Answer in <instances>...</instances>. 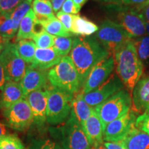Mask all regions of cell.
<instances>
[{"label": "cell", "mask_w": 149, "mask_h": 149, "mask_svg": "<svg viewBox=\"0 0 149 149\" xmlns=\"http://www.w3.org/2000/svg\"><path fill=\"white\" fill-rule=\"evenodd\" d=\"M109 56L95 36L74 37L69 57L77 70L81 86L93 67Z\"/></svg>", "instance_id": "6da1fadb"}, {"label": "cell", "mask_w": 149, "mask_h": 149, "mask_svg": "<svg viewBox=\"0 0 149 149\" xmlns=\"http://www.w3.org/2000/svg\"><path fill=\"white\" fill-rule=\"evenodd\" d=\"M113 57L117 75L132 95L144 71L143 62L137 56L133 40L119 50Z\"/></svg>", "instance_id": "7a4b0ae2"}, {"label": "cell", "mask_w": 149, "mask_h": 149, "mask_svg": "<svg viewBox=\"0 0 149 149\" xmlns=\"http://www.w3.org/2000/svg\"><path fill=\"white\" fill-rule=\"evenodd\" d=\"M48 82L53 87L75 95L82 88L75 66L68 55L48 72Z\"/></svg>", "instance_id": "3957f363"}, {"label": "cell", "mask_w": 149, "mask_h": 149, "mask_svg": "<svg viewBox=\"0 0 149 149\" xmlns=\"http://www.w3.org/2000/svg\"><path fill=\"white\" fill-rule=\"evenodd\" d=\"M48 91L47 122L51 125L62 124L70 116L74 95L53 86Z\"/></svg>", "instance_id": "277c9868"}, {"label": "cell", "mask_w": 149, "mask_h": 149, "mask_svg": "<svg viewBox=\"0 0 149 149\" xmlns=\"http://www.w3.org/2000/svg\"><path fill=\"white\" fill-rule=\"evenodd\" d=\"M132 105V95L127 90L123 88L95 107L94 110L101 120L104 130L108 124L129 111Z\"/></svg>", "instance_id": "5b68a950"}, {"label": "cell", "mask_w": 149, "mask_h": 149, "mask_svg": "<svg viewBox=\"0 0 149 149\" xmlns=\"http://www.w3.org/2000/svg\"><path fill=\"white\" fill-rule=\"evenodd\" d=\"M95 37L113 57L123 46L133 40L124 28L109 19L102 22Z\"/></svg>", "instance_id": "8992f818"}, {"label": "cell", "mask_w": 149, "mask_h": 149, "mask_svg": "<svg viewBox=\"0 0 149 149\" xmlns=\"http://www.w3.org/2000/svg\"><path fill=\"white\" fill-rule=\"evenodd\" d=\"M53 130L58 134L62 149H91L81 124L71 113L64 125Z\"/></svg>", "instance_id": "52a82bcc"}, {"label": "cell", "mask_w": 149, "mask_h": 149, "mask_svg": "<svg viewBox=\"0 0 149 149\" xmlns=\"http://www.w3.org/2000/svg\"><path fill=\"white\" fill-rule=\"evenodd\" d=\"M3 115L9 127L19 131L26 130L34 122L32 110L26 98L3 110Z\"/></svg>", "instance_id": "ba28073f"}, {"label": "cell", "mask_w": 149, "mask_h": 149, "mask_svg": "<svg viewBox=\"0 0 149 149\" xmlns=\"http://www.w3.org/2000/svg\"><path fill=\"white\" fill-rule=\"evenodd\" d=\"M0 57L2 61L6 81L20 82L25 74L27 66L26 63L18 54L15 44L8 43Z\"/></svg>", "instance_id": "9c48e42d"}, {"label": "cell", "mask_w": 149, "mask_h": 149, "mask_svg": "<svg viewBox=\"0 0 149 149\" xmlns=\"http://www.w3.org/2000/svg\"><path fill=\"white\" fill-rule=\"evenodd\" d=\"M124 87V84L117 74L112 73L105 81L95 89L84 95V98L91 107L95 108L122 90Z\"/></svg>", "instance_id": "30bf717a"}, {"label": "cell", "mask_w": 149, "mask_h": 149, "mask_svg": "<svg viewBox=\"0 0 149 149\" xmlns=\"http://www.w3.org/2000/svg\"><path fill=\"white\" fill-rule=\"evenodd\" d=\"M117 23L124 28L133 39L147 34L145 22L135 8L121 7L117 14Z\"/></svg>", "instance_id": "8fae6325"}, {"label": "cell", "mask_w": 149, "mask_h": 149, "mask_svg": "<svg viewBox=\"0 0 149 149\" xmlns=\"http://www.w3.org/2000/svg\"><path fill=\"white\" fill-rule=\"evenodd\" d=\"M137 117L133 109L107 124L104 130V140L119 141L122 140L135 126Z\"/></svg>", "instance_id": "7c38bea8"}, {"label": "cell", "mask_w": 149, "mask_h": 149, "mask_svg": "<svg viewBox=\"0 0 149 149\" xmlns=\"http://www.w3.org/2000/svg\"><path fill=\"white\" fill-rule=\"evenodd\" d=\"M114 68L115 59L113 56H109L100 61L93 67L88 74L82 87L81 93L84 95L95 89L110 77Z\"/></svg>", "instance_id": "4fadbf2b"}, {"label": "cell", "mask_w": 149, "mask_h": 149, "mask_svg": "<svg viewBox=\"0 0 149 149\" xmlns=\"http://www.w3.org/2000/svg\"><path fill=\"white\" fill-rule=\"evenodd\" d=\"M48 88L40 89L31 93L26 97L30 107L32 110L34 122L37 127L42 128L45 125L47 112Z\"/></svg>", "instance_id": "5bb4252c"}, {"label": "cell", "mask_w": 149, "mask_h": 149, "mask_svg": "<svg viewBox=\"0 0 149 149\" xmlns=\"http://www.w3.org/2000/svg\"><path fill=\"white\" fill-rule=\"evenodd\" d=\"M48 72L46 70L34 68L31 64L27 66L23 78L20 81L24 97L33 91L47 87Z\"/></svg>", "instance_id": "9a60e30c"}, {"label": "cell", "mask_w": 149, "mask_h": 149, "mask_svg": "<svg viewBox=\"0 0 149 149\" xmlns=\"http://www.w3.org/2000/svg\"><path fill=\"white\" fill-rule=\"evenodd\" d=\"M91 146L94 148L104 143V128L95 111L81 126Z\"/></svg>", "instance_id": "2e32d148"}, {"label": "cell", "mask_w": 149, "mask_h": 149, "mask_svg": "<svg viewBox=\"0 0 149 149\" xmlns=\"http://www.w3.org/2000/svg\"><path fill=\"white\" fill-rule=\"evenodd\" d=\"M62 58L53 48H37L31 66L42 70L51 69L56 66Z\"/></svg>", "instance_id": "e0dca14e"}, {"label": "cell", "mask_w": 149, "mask_h": 149, "mask_svg": "<svg viewBox=\"0 0 149 149\" xmlns=\"http://www.w3.org/2000/svg\"><path fill=\"white\" fill-rule=\"evenodd\" d=\"M132 95L133 111H149V75L141 78Z\"/></svg>", "instance_id": "ac0fdd59"}, {"label": "cell", "mask_w": 149, "mask_h": 149, "mask_svg": "<svg viewBox=\"0 0 149 149\" xmlns=\"http://www.w3.org/2000/svg\"><path fill=\"white\" fill-rule=\"evenodd\" d=\"M25 98L19 82L7 81L0 95V109L4 110Z\"/></svg>", "instance_id": "d6986e66"}, {"label": "cell", "mask_w": 149, "mask_h": 149, "mask_svg": "<svg viewBox=\"0 0 149 149\" xmlns=\"http://www.w3.org/2000/svg\"><path fill=\"white\" fill-rule=\"evenodd\" d=\"M121 141L125 149H149V135L135 126Z\"/></svg>", "instance_id": "ffe728a7"}, {"label": "cell", "mask_w": 149, "mask_h": 149, "mask_svg": "<svg viewBox=\"0 0 149 149\" xmlns=\"http://www.w3.org/2000/svg\"><path fill=\"white\" fill-rule=\"evenodd\" d=\"M94 108L91 107L85 101L82 93H78L74 95L72 102L71 114L77 119L78 122L82 126L86 121L91 116Z\"/></svg>", "instance_id": "44dd1931"}, {"label": "cell", "mask_w": 149, "mask_h": 149, "mask_svg": "<svg viewBox=\"0 0 149 149\" xmlns=\"http://www.w3.org/2000/svg\"><path fill=\"white\" fill-rule=\"evenodd\" d=\"M36 15L31 9L20 22L16 35V42L22 40H31L36 32Z\"/></svg>", "instance_id": "7402d4cb"}, {"label": "cell", "mask_w": 149, "mask_h": 149, "mask_svg": "<svg viewBox=\"0 0 149 149\" xmlns=\"http://www.w3.org/2000/svg\"><path fill=\"white\" fill-rule=\"evenodd\" d=\"M99 30L97 25L85 17L79 15H74L70 33L72 34L80 35L82 37L91 36L96 33Z\"/></svg>", "instance_id": "603a6c76"}, {"label": "cell", "mask_w": 149, "mask_h": 149, "mask_svg": "<svg viewBox=\"0 0 149 149\" xmlns=\"http://www.w3.org/2000/svg\"><path fill=\"white\" fill-rule=\"evenodd\" d=\"M36 22L42 26L46 32L53 36L71 37L72 33L64 26L61 22L56 17L49 19L37 21Z\"/></svg>", "instance_id": "cb8c5ba5"}, {"label": "cell", "mask_w": 149, "mask_h": 149, "mask_svg": "<svg viewBox=\"0 0 149 149\" xmlns=\"http://www.w3.org/2000/svg\"><path fill=\"white\" fill-rule=\"evenodd\" d=\"M32 7L37 21L55 17L53 5L50 0H33Z\"/></svg>", "instance_id": "d4e9b609"}, {"label": "cell", "mask_w": 149, "mask_h": 149, "mask_svg": "<svg viewBox=\"0 0 149 149\" xmlns=\"http://www.w3.org/2000/svg\"><path fill=\"white\" fill-rule=\"evenodd\" d=\"M15 45L20 57L26 63L31 64L37 49L35 42L31 40H22L17 42Z\"/></svg>", "instance_id": "484cf974"}, {"label": "cell", "mask_w": 149, "mask_h": 149, "mask_svg": "<svg viewBox=\"0 0 149 149\" xmlns=\"http://www.w3.org/2000/svg\"><path fill=\"white\" fill-rule=\"evenodd\" d=\"M136 53L140 60L144 62L149 59V35L146 34L133 39Z\"/></svg>", "instance_id": "4316f807"}, {"label": "cell", "mask_w": 149, "mask_h": 149, "mask_svg": "<svg viewBox=\"0 0 149 149\" xmlns=\"http://www.w3.org/2000/svg\"><path fill=\"white\" fill-rule=\"evenodd\" d=\"M73 40L70 37L54 36L53 48L61 57L68 55L71 51Z\"/></svg>", "instance_id": "83f0119b"}, {"label": "cell", "mask_w": 149, "mask_h": 149, "mask_svg": "<svg viewBox=\"0 0 149 149\" xmlns=\"http://www.w3.org/2000/svg\"><path fill=\"white\" fill-rule=\"evenodd\" d=\"M17 30L15 27L12 19L0 14V35L7 42L17 35Z\"/></svg>", "instance_id": "f1b7e54d"}, {"label": "cell", "mask_w": 149, "mask_h": 149, "mask_svg": "<svg viewBox=\"0 0 149 149\" xmlns=\"http://www.w3.org/2000/svg\"><path fill=\"white\" fill-rule=\"evenodd\" d=\"M31 9V3L28 1L27 0H24L18 6L15 10L10 15V17L13 22L15 27L17 30L19 27L20 22H22V19L25 17L29 11Z\"/></svg>", "instance_id": "f546056e"}, {"label": "cell", "mask_w": 149, "mask_h": 149, "mask_svg": "<svg viewBox=\"0 0 149 149\" xmlns=\"http://www.w3.org/2000/svg\"><path fill=\"white\" fill-rule=\"evenodd\" d=\"M33 40L37 48H49L53 47L54 36L46 32L44 29L35 33Z\"/></svg>", "instance_id": "4dcf8cb0"}, {"label": "cell", "mask_w": 149, "mask_h": 149, "mask_svg": "<svg viewBox=\"0 0 149 149\" xmlns=\"http://www.w3.org/2000/svg\"><path fill=\"white\" fill-rule=\"evenodd\" d=\"M0 149H24V146L17 136L8 134L0 138Z\"/></svg>", "instance_id": "1f68e13d"}, {"label": "cell", "mask_w": 149, "mask_h": 149, "mask_svg": "<svg viewBox=\"0 0 149 149\" xmlns=\"http://www.w3.org/2000/svg\"><path fill=\"white\" fill-rule=\"evenodd\" d=\"M23 1L24 0H0V14L8 17Z\"/></svg>", "instance_id": "d6a6232c"}, {"label": "cell", "mask_w": 149, "mask_h": 149, "mask_svg": "<svg viewBox=\"0 0 149 149\" xmlns=\"http://www.w3.org/2000/svg\"><path fill=\"white\" fill-rule=\"evenodd\" d=\"M135 126L149 135V111L144 112L137 117Z\"/></svg>", "instance_id": "836d02e7"}, {"label": "cell", "mask_w": 149, "mask_h": 149, "mask_svg": "<svg viewBox=\"0 0 149 149\" xmlns=\"http://www.w3.org/2000/svg\"><path fill=\"white\" fill-rule=\"evenodd\" d=\"M56 17L61 22V24L64 25V26L70 32V30L72 26V23H73L74 15L66 13L61 10L56 13Z\"/></svg>", "instance_id": "e575fe53"}, {"label": "cell", "mask_w": 149, "mask_h": 149, "mask_svg": "<svg viewBox=\"0 0 149 149\" xmlns=\"http://www.w3.org/2000/svg\"><path fill=\"white\" fill-rule=\"evenodd\" d=\"M79 6L74 2L73 0H66L63 3L61 10L62 12L71 15H78L80 11Z\"/></svg>", "instance_id": "d590c367"}, {"label": "cell", "mask_w": 149, "mask_h": 149, "mask_svg": "<svg viewBox=\"0 0 149 149\" xmlns=\"http://www.w3.org/2000/svg\"><path fill=\"white\" fill-rule=\"evenodd\" d=\"M33 149H62L59 144L51 139L37 141L33 146Z\"/></svg>", "instance_id": "8d00e7d4"}, {"label": "cell", "mask_w": 149, "mask_h": 149, "mask_svg": "<svg viewBox=\"0 0 149 149\" xmlns=\"http://www.w3.org/2000/svg\"><path fill=\"white\" fill-rule=\"evenodd\" d=\"M145 23H149V3L135 7Z\"/></svg>", "instance_id": "74e56055"}, {"label": "cell", "mask_w": 149, "mask_h": 149, "mask_svg": "<svg viewBox=\"0 0 149 149\" xmlns=\"http://www.w3.org/2000/svg\"><path fill=\"white\" fill-rule=\"evenodd\" d=\"M6 82L7 81L6 79L4 68H3L2 61H1V57H0V95H1V91H2Z\"/></svg>", "instance_id": "f35d334b"}, {"label": "cell", "mask_w": 149, "mask_h": 149, "mask_svg": "<svg viewBox=\"0 0 149 149\" xmlns=\"http://www.w3.org/2000/svg\"><path fill=\"white\" fill-rule=\"evenodd\" d=\"M104 146L107 149H125L122 141H106L104 143Z\"/></svg>", "instance_id": "ab89813d"}, {"label": "cell", "mask_w": 149, "mask_h": 149, "mask_svg": "<svg viewBox=\"0 0 149 149\" xmlns=\"http://www.w3.org/2000/svg\"><path fill=\"white\" fill-rule=\"evenodd\" d=\"M148 1V0H122L124 4L128 6H134L135 7L144 4Z\"/></svg>", "instance_id": "60d3db41"}, {"label": "cell", "mask_w": 149, "mask_h": 149, "mask_svg": "<svg viewBox=\"0 0 149 149\" xmlns=\"http://www.w3.org/2000/svg\"><path fill=\"white\" fill-rule=\"evenodd\" d=\"M50 1H51L52 5H53L54 12H55L57 13L61 8L63 3L65 2L66 0H50Z\"/></svg>", "instance_id": "b9f144b4"}, {"label": "cell", "mask_w": 149, "mask_h": 149, "mask_svg": "<svg viewBox=\"0 0 149 149\" xmlns=\"http://www.w3.org/2000/svg\"><path fill=\"white\" fill-rule=\"evenodd\" d=\"M9 42H7L3 38L2 36L0 35V57H1V54H2L3 50H4L5 46Z\"/></svg>", "instance_id": "7bdbcfd3"}, {"label": "cell", "mask_w": 149, "mask_h": 149, "mask_svg": "<svg viewBox=\"0 0 149 149\" xmlns=\"http://www.w3.org/2000/svg\"><path fill=\"white\" fill-rule=\"evenodd\" d=\"M6 135H8V133H7L6 126L5 124H3L2 122H0V138L3 137V136Z\"/></svg>", "instance_id": "ee69618b"}, {"label": "cell", "mask_w": 149, "mask_h": 149, "mask_svg": "<svg viewBox=\"0 0 149 149\" xmlns=\"http://www.w3.org/2000/svg\"><path fill=\"white\" fill-rule=\"evenodd\" d=\"M96 1H102V2H104V3H113V4H117V5H120L123 3L122 0H96Z\"/></svg>", "instance_id": "f6af8a7d"}, {"label": "cell", "mask_w": 149, "mask_h": 149, "mask_svg": "<svg viewBox=\"0 0 149 149\" xmlns=\"http://www.w3.org/2000/svg\"><path fill=\"white\" fill-rule=\"evenodd\" d=\"M87 1H88V0H73L74 2L78 6H79L80 8H81Z\"/></svg>", "instance_id": "bcb514c9"}, {"label": "cell", "mask_w": 149, "mask_h": 149, "mask_svg": "<svg viewBox=\"0 0 149 149\" xmlns=\"http://www.w3.org/2000/svg\"><path fill=\"white\" fill-rule=\"evenodd\" d=\"M93 149H107V148L104 146V144H102L99 145V146L96 147H94V148H93Z\"/></svg>", "instance_id": "7dc6e473"}, {"label": "cell", "mask_w": 149, "mask_h": 149, "mask_svg": "<svg viewBox=\"0 0 149 149\" xmlns=\"http://www.w3.org/2000/svg\"><path fill=\"white\" fill-rule=\"evenodd\" d=\"M145 26H146V33L149 35V23H145Z\"/></svg>", "instance_id": "c3c4849f"}, {"label": "cell", "mask_w": 149, "mask_h": 149, "mask_svg": "<svg viewBox=\"0 0 149 149\" xmlns=\"http://www.w3.org/2000/svg\"><path fill=\"white\" fill-rule=\"evenodd\" d=\"M27 1H29V2H33V0H27Z\"/></svg>", "instance_id": "681fc988"}, {"label": "cell", "mask_w": 149, "mask_h": 149, "mask_svg": "<svg viewBox=\"0 0 149 149\" xmlns=\"http://www.w3.org/2000/svg\"><path fill=\"white\" fill-rule=\"evenodd\" d=\"M149 3V0H148V1H147V2H146V3Z\"/></svg>", "instance_id": "f907efd6"}]
</instances>
